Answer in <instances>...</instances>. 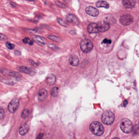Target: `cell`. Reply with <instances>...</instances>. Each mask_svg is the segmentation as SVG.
<instances>
[{
	"label": "cell",
	"instance_id": "obj_33",
	"mask_svg": "<svg viewBox=\"0 0 139 139\" xmlns=\"http://www.w3.org/2000/svg\"><path fill=\"white\" fill-rule=\"evenodd\" d=\"M10 5H11L12 7H17V5L16 3H15V2H13L12 1H10Z\"/></svg>",
	"mask_w": 139,
	"mask_h": 139
},
{
	"label": "cell",
	"instance_id": "obj_6",
	"mask_svg": "<svg viewBox=\"0 0 139 139\" xmlns=\"http://www.w3.org/2000/svg\"><path fill=\"white\" fill-rule=\"evenodd\" d=\"M19 106V99L15 98L11 100L9 103L8 108L10 113H13L17 109Z\"/></svg>",
	"mask_w": 139,
	"mask_h": 139
},
{
	"label": "cell",
	"instance_id": "obj_31",
	"mask_svg": "<svg viewBox=\"0 0 139 139\" xmlns=\"http://www.w3.org/2000/svg\"><path fill=\"white\" fill-rule=\"evenodd\" d=\"M111 40H108V39H105L103 40L102 43H103L105 44H111Z\"/></svg>",
	"mask_w": 139,
	"mask_h": 139
},
{
	"label": "cell",
	"instance_id": "obj_16",
	"mask_svg": "<svg viewBox=\"0 0 139 139\" xmlns=\"http://www.w3.org/2000/svg\"><path fill=\"white\" fill-rule=\"evenodd\" d=\"M29 126L28 124L25 123L20 127L19 129V133L21 135H25L28 131L29 130Z\"/></svg>",
	"mask_w": 139,
	"mask_h": 139
},
{
	"label": "cell",
	"instance_id": "obj_4",
	"mask_svg": "<svg viewBox=\"0 0 139 139\" xmlns=\"http://www.w3.org/2000/svg\"><path fill=\"white\" fill-rule=\"evenodd\" d=\"M80 49L83 52L87 53L91 51L93 49V45L90 40L84 39L80 43Z\"/></svg>",
	"mask_w": 139,
	"mask_h": 139
},
{
	"label": "cell",
	"instance_id": "obj_9",
	"mask_svg": "<svg viewBox=\"0 0 139 139\" xmlns=\"http://www.w3.org/2000/svg\"><path fill=\"white\" fill-rule=\"evenodd\" d=\"M85 11L88 14L94 17H97L99 15L98 10L92 6H88L86 7Z\"/></svg>",
	"mask_w": 139,
	"mask_h": 139
},
{
	"label": "cell",
	"instance_id": "obj_32",
	"mask_svg": "<svg viewBox=\"0 0 139 139\" xmlns=\"http://www.w3.org/2000/svg\"><path fill=\"white\" fill-rule=\"evenodd\" d=\"M30 39L29 38H28V37H26L25 38H24L23 40H22V41L25 44H27L29 43V42L30 41Z\"/></svg>",
	"mask_w": 139,
	"mask_h": 139
},
{
	"label": "cell",
	"instance_id": "obj_29",
	"mask_svg": "<svg viewBox=\"0 0 139 139\" xmlns=\"http://www.w3.org/2000/svg\"><path fill=\"white\" fill-rule=\"evenodd\" d=\"M29 62H30V64L32 66H33V67L36 68V67H38V65L37 64V63H36V62H34V61L32 60H29Z\"/></svg>",
	"mask_w": 139,
	"mask_h": 139
},
{
	"label": "cell",
	"instance_id": "obj_14",
	"mask_svg": "<svg viewBox=\"0 0 139 139\" xmlns=\"http://www.w3.org/2000/svg\"><path fill=\"white\" fill-rule=\"evenodd\" d=\"M3 75H7L11 76V77H21V74L18 72H15L14 71L10 70H2Z\"/></svg>",
	"mask_w": 139,
	"mask_h": 139
},
{
	"label": "cell",
	"instance_id": "obj_37",
	"mask_svg": "<svg viewBox=\"0 0 139 139\" xmlns=\"http://www.w3.org/2000/svg\"><path fill=\"white\" fill-rule=\"evenodd\" d=\"M33 40H30V41L29 42V44L30 45V46H32V45H33Z\"/></svg>",
	"mask_w": 139,
	"mask_h": 139
},
{
	"label": "cell",
	"instance_id": "obj_24",
	"mask_svg": "<svg viewBox=\"0 0 139 139\" xmlns=\"http://www.w3.org/2000/svg\"><path fill=\"white\" fill-rule=\"evenodd\" d=\"M6 46L8 49H10V50H12L13 49H14L15 46V45L14 44H11V43L9 41L7 42L6 43Z\"/></svg>",
	"mask_w": 139,
	"mask_h": 139
},
{
	"label": "cell",
	"instance_id": "obj_5",
	"mask_svg": "<svg viewBox=\"0 0 139 139\" xmlns=\"http://www.w3.org/2000/svg\"><path fill=\"white\" fill-rule=\"evenodd\" d=\"M134 19L130 14H127L121 16L119 18V22L124 26H127L133 23Z\"/></svg>",
	"mask_w": 139,
	"mask_h": 139
},
{
	"label": "cell",
	"instance_id": "obj_3",
	"mask_svg": "<svg viewBox=\"0 0 139 139\" xmlns=\"http://www.w3.org/2000/svg\"><path fill=\"white\" fill-rule=\"evenodd\" d=\"M133 124L131 121L127 119L124 118L122 119L120 123V128L124 133H129L133 130Z\"/></svg>",
	"mask_w": 139,
	"mask_h": 139
},
{
	"label": "cell",
	"instance_id": "obj_35",
	"mask_svg": "<svg viewBox=\"0 0 139 139\" xmlns=\"http://www.w3.org/2000/svg\"><path fill=\"white\" fill-rule=\"evenodd\" d=\"M43 136V134L42 133H40L38 135V136H37L36 139H42Z\"/></svg>",
	"mask_w": 139,
	"mask_h": 139
},
{
	"label": "cell",
	"instance_id": "obj_15",
	"mask_svg": "<svg viewBox=\"0 0 139 139\" xmlns=\"http://www.w3.org/2000/svg\"><path fill=\"white\" fill-rule=\"evenodd\" d=\"M116 20L114 17L112 16H107L104 19V23L108 24V25H112L116 23Z\"/></svg>",
	"mask_w": 139,
	"mask_h": 139
},
{
	"label": "cell",
	"instance_id": "obj_21",
	"mask_svg": "<svg viewBox=\"0 0 139 139\" xmlns=\"http://www.w3.org/2000/svg\"><path fill=\"white\" fill-rule=\"evenodd\" d=\"M58 88L57 87H54L52 89L51 91V94L52 96L53 97H56L58 95Z\"/></svg>",
	"mask_w": 139,
	"mask_h": 139
},
{
	"label": "cell",
	"instance_id": "obj_17",
	"mask_svg": "<svg viewBox=\"0 0 139 139\" xmlns=\"http://www.w3.org/2000/svg\"><path fill=\"white\" fill-rule=\"evenodd\" d=\"M69 63L70 64L74 66H78L79 63V59L76 56H72L69 57Z\"/></svg>",
	"mask_w": 139,
	"mask_h": 139
},
{
	"label": "cell",
	"instance_id": "obj_10",
	"mask_svg": "<svg viewBox=\"0 0 139 139\" xmlns=\"http://www.w3.org/2000/svg\"><path fill=\"white\" fill-rule=\"evenodd\" d=\"M122 4L126 8L132 9L135 6L136 1L135 0H123Z\"/></svg>",
	"mask_w": 139,
	"mask_h": 139
},
{
	"label": "cell",
	"instance_id": "obj_23",
	"mask_svg": "<svg viewBox=\"0 0 139 139\" xmlns=\"http://www.w3.org/2000/svg\"><path fill=\"white\" fill-rule=\"evenodd\" d=\"M29 113V110L28 109H25L22 111L21 114V117L23 118H26L27 117Z\"/></svg>",
	"mask_w": 139,
	"mask_h": 139
},
{
	"label": "cell",
	"instance_id": "obj_18",
	"mask_svg": "<svg viewBox=\"0 0 139 139\" xmlns=\"http://www.w3.org/2000/svg\"><path fill=\"white\" fill-rule=\"evenodd\" d=\"M32 38L34 41L36 42L37 43L39 44L40 45H43L45 44V42L44 41V39L41 37L38 36V35H32Z\"/></svg>",
	"mask_w": 139,
	"mask_h": 139
},
{
	"label": "cell",
	"instance_id": "obj_28",
	"mask_svg": "<svg viewBox=\"0 0 139 139\" xmlns=\"http://www.w3.org/2000/svg\"><path fill=\"white\" fill-rule=\"evenodd\" d=\"M57 21H58V23H59L60 24L62 25L63 26H66V23H65V22L62 19L58 18V19H57Z\"/></svg>",
	"mask_w": 139,
	"mask_h": 139
},
{
	"label": "cell",
	"instance_id": "obj_36",
	"mask_svg": "<svg viewBox=\"0 0 139 139\" xmlns=\"http://www.w3.org/2000/svg\"><path fill=\"white\" fill-rule=\"evenodd\" d=\"M128 102L127 100H125L123 102V106L124 107H125L127 106V105L128 104Z\"/></svg>",
	"mask_w": 139,
	"mask_h": 139
},
{
	"label": "cell",
	"instance_id": "obj_30",
	"mask_svg": "<svg viewBox=\"0 0 139 139\" xmlns=\"http://www.w3.org/2000/svg\"><path fill=\"white\" fill-rule=\"evenodd\" d=\"M2 81L3 83H5L7 84H10V85H13L14 84V82L11 80H3Z\"/></svg>",
	"mask_w": 139,
	"mask_h": 139
},
{
	"label": "cell",
	"instance_id": "obj_25",
	"mask_svg": "<svg viewBox=\"0 0 139 139\" xmlns=\"http://www.w3.org/2000/svg\"><path fill=\"white\" fill-rule=\"evenodd\" d=\"M5 114V112L3 108L0 107V119L3 118Z\"/></svg>",
	"mask_w": 139,
	"mask_h": 139
},
{
	"label": "cell",
	"instance_id": "obj_39",
	"mask_svg": "<svg viewBox=\"0 0 139 139\" xmlns=\"http://www.w3.org/2000/svg\"><path fill=\"white\" fill-rule=\"evenodd\" d=\"M25 0L27 1H30V2H31V1H34L35 0Z\"/></svg>",
	"mask_w": 139,
	"mask_h": 139
},
{
	"label": "cell",
	"instance_id": "obj_26",
	"mask_svg": "<svg viewBox=\"0 0 139 139\" xmlns=\"http://www.w3.org/2000/svg\"><path fill=\"white\" fill-rule=\"evenodd\" d=\"M48 46L49 48H50L53 50H55L58 49V46L53 44H49L48 45Z\"/></svg>",
	"mask_w": 139,
	"mask_h": 139
},
{
	"label": "cell",
	"instance_id": "obj_22",
	"mask_svg": "<svg viewBox=\"0 0 139 139\" xmlns=\"http://www.w3.org/2000/svg\"><path fill=\"white\" fill-rule=\"evenodd\" d=\"M47 38L52 40L53 41L55 42H59L60 41V39L57 37L53 35H48L47 36Z\"/></svg>",
	"mask_w": 139,
	"mask_h": 139
},
{
	"label": "cell",
	"instance_id": "obj_19",
	"mask_svg": "<svg viewBox=\"0 0 139 139\" xmlns=\"http://www.w3.org/2000/svg\"><path fill=\"white\" fill-rule=\"evenodd\" d=\"M96 6L97 7H104L105 8L108 9L109 7V5L106 1H99L96 2Z\"/></svg>",
	"mask_w": 139,
	"mask_h": 139
},
{
	"label": "cell",
	"instance_id": "obj_40",
	"mask_svg": "<svg viewBox=\"0 0 139 139\" xmlns=\"http://www.w3.org/2000/svg\"><path fill=\"white\" fill-rule=\"evenodd\" d=\"M119 139V138H113V139Z\"/></svg>",
	"mask_w": 139,
	"mask_h": 139
},
{
	"label": "cell",
	"instance_id": "obj_7",
	"mask_svg": "<svg viewBox=\"0 0 139 139\" xmlns=\"http://www.w3.org/2000/svg\"><path fill=\"white\" fill-rule=\"evenodd\" d=\"M18 70L21 72L30 75H34L36 74V71L34 69L28 67L24 66H20L17 68Z\"/></svg>",
	"mask_w": 139,
	"mask_h": 139
},
{
	"label": "cell",
	"instance_id": "obj_20",
	"mask_svg": "<svg viewBox=\"0 0 139 139\" xmlns=\"http://www.w3.org/2000/svg\"><path fill=\"white\" fill-rule=\"evenodd\" d=\"M99 24L100 27V32H104L108 30L110 28V26L105 23H100Z\"/></svg>",
	"mask_w": 139,
	"mask_h": 139
},
{
	"label": "cell",
	"instance_id": "obj_1",
	"mask_svg": "<svg viewBox=\"0 0 139 139\" xmlns=\"http://www.w3.org/2000/svg\"><path fill=\"white\" fill-rule=\"evenodd\" d=\"M90 130L96 136L102 135L104 132V128L101 123L97 121H94L90 124Z\"/></svg>",
	"mask_w": 139,
	"mask_h": 139
},
{
	"label": "cell",
	"instance_id": "obj_2",
	"mask_svg": "<svg viewBox=\"0 0 139 139\" xmlns=\"http://www.w3.org/2000/svg\"><path fill=\"white\" fill-rule=\"evenodd\" d=\"M101 119L104 124L107 125H111L114 121V115L111 111L107 110L102 113Z\"/></svg>",
	"mask_w": 139,
	"mask_h": 139
},
{
	"label": "cell",
	"instance_id": "obj_12",
	"mask_svg": "<svg viewBox=\"0 0 139 139\" xmlns=\"http://www.w3.org/2000/svg\"><path fill=\"white\" fill-rule=\"evenodd\" d=\"M47 96V92L44 89H42L39 91L38 94V100L40 102H43Z\"/></svg>",
	"mask_w": 139,
	"mask_h": 139
},
{
	"label": "cell",
	"instance_id": "obj_34",
	"mask_svg": "<svg viewBox=\"0 0 139 139\" xmlns=\"http://www.w3.org/2000/svg\"><path fill=\"white\" fill-rule=\"evenodd\" d=\"M14 53L17 55H20L21 54V52L19 50H15V51H14Z\"/></svg>",
	"mask_w": 139,
	"mask_h": 139
},
{
	"label": "cell",
	"instance_id": "obj_13",
	"mask_svg": "<svg viewBox=\"0 0 139 139\" xmlns=\"http://www.w3.org/2000/svg\"><path fill=\"white\" fill-rule=\"evenodd\" d=\"M55 80L56 78L55 76L52 74H48L46 78V83L48 85H53L55 83Z\"/></svg>",
	"mask_w": 139,
	"mask_h": 139
},
{
	"label": "cell",
	"instance_id": "obj_8",
	"mask_svg": "<svg viewBox=\"0 0 139 139\" xmlns=\"http://www.w3.org/2000/svg\"><path fill=\"white\" fill-rule=\"evenodd\" d=\"M87 30L90 33L100 32L99 24L94 22L90 23L88 26Z\"/></svg>",
	"mask_w": 139,
	"mask_h": 139
},
{
	"label": "cell",
	"instance_id": "obj_27",
	"mask_svg": "<svg viewBox=\"0 0 139 139\" xmlns=\"http://www.w3.org/2000/svg\"><path fill=\"white\" fill-rule=\"evenodd\" d=\"M8 39L7 37L2 33H0V40L1 41H5Z\"/></svg>",
	"mask_w": 139,
	"mask_h": 139
},
{
	"label": "cell",
	"instance_id": "obj_11",
	"mask_svg": "<svg viewBox=\"0 0 139 139\" xmlns=\"http://www.w3.org/2000/svg\"><path fill=\"white\" fill-rule=\"evenodd\" d=\"M66 20L68 22L74 24L78 25L79 24V20L77 17L72 14H68L65 17Z\"/></svg>",
	"mask_w": 139,
	"mask_h": 139
},
{
	"label": "cell",
	"instance_id": "obj_38",
	"mask_svg": "<svg viewBox=\"0 0 139 139\" xmlns=\"http://www.w3.org/2000/svg\"><path fill=\"white\" fill-rule=\"evenodd\" d=\"M3 75V73L1 70L0 69V76Z\"/></svg>",
	"mask_w": 139,
	"mask_h": 139
}]
</instances>
